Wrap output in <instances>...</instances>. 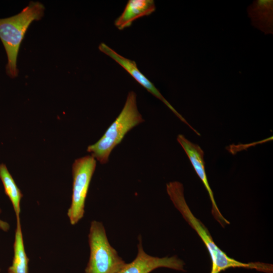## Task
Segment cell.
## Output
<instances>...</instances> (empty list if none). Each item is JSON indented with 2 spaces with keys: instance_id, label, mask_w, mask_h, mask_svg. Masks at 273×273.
I'll return each instance as SVG.
<instances>
[{
  "instance_id": "8992f818",
  "label": "cell",
  "mask_w": 273,
  "mask_h": 273,
  "mask_svg": "<svg viewBox=\"0 0 273 273\" xmlns=\"http://www.w3.org/2000/svg\"><path fill=\"white\" fill-rule=\"evenodd\" d=\"M99 50L108 56L124 69L140 85L148 92L162 101L182 122L186 124L197 135L200 133L194 128L164 98L159 90L138 68L135 61L120 55L105 43L99 46Z\"/></svg>"
},
{
  "instance_id": "277c9868",
  "label": "cell",
  "mask_w": 273,
  "mask_h": 273,
  "mask_svg": "<svg viewBox=\"0 0 273 273\" xmlns=\"http://www.w3.org/2000/svg\"><path fill=\"white\" fill-rule=\"evenodd\" d=\"M88 240L90 255L85 273H117L126 264L109 243L102 222H91Z\"/></svg>"
},
{
  "instance_id": "7c38bea8",
  "label": "cell",
  "mask_w": 273,
  "mask_h": 273,
  "mask_svg": "<svg viewBox=\"0 0 273 273\" xmlns=\"http://www.w3.org/2000/svg\"><path fill=\"white\" fill-rule=\"evenodd\" d=\"M0 178L3 184L5 193L12 204L16 219L20 218V202L23 194L4 164H0Z\"/></svg>"
},
{
  "instance_id": "7a4b0ae2",
  "label": "cell",
  "mask_w": 273,
  "mask_h": 273,
  "mask_svg": "<svg viewBox=\"0 0 273 273\" xmlns=\"http://www.w3.org/2000/svg\"><path fill=\"white\" fill-rule=\"evenodd\" d=\"M45 8L38 2H30L19 13L0 19V39L6 52V73L13 78L18 75L17 60L20 44L30 24L43 16Z\"/></svg>"
},
{
  "instance_id": "5bb4252c",
  "label": "cell",
  "mask_w": 273,
  "mask_h": 273,
  "mask_svg": "<svg viewBox=\"0 0 273 273\" xmlns=\"http://www.w3.org/2000/svg\"><path fill=\"white\" fill-rule=\"evenodd\" d=\"M0 271H1V268H0Z\"/></svg>"
},
{
  "instance_id": "8fae6325",
  "label": "cell",
  "mask_w": 273,
  "mask_h": 273,
  "mask_svg": "<svg viewBox=\"0 0 273 273\" xmlns=\"http://www.w3.org/2000/svg\"><path fill=\"white\" fill-rule=\"evenodd\" d=\"M14 242V256L8 273H28L29 259L25 250L20 218L16 219Z\"/></svg>"
},
{
  "instance_id": "6da1fadb",
  "label": "cell",
  "mask_w": 273,
  "mask_h": 273,
  "mask_svg": "<svg viewBox=\"0 0 273 273\" xmlns=\"http://www.w3.org/2000/svg\"><path fill=\"white\" fill-rule=\"evenodd\" d=\"M167 193L175 207L188 224L196 232L205 244L211 260L210 273H220L230 268L254 269L266 273H272L271 264L262 262L243 263L229 257L214 242L204 224L192 213L185 198L183 184L177 181L166 185Z\"/></svg>"
},
{
  "instance_id": "ba28073f",
  "label": "cell",
  "mask_w": 273,
  "mask_h": 273,
  "mask_svg": "<svg viewBox=\"0 0 273 273\" xmlns=\"http://www.w3.org/2000/svg\"><path fill=\"white\" fill-rule=\"evenodd\" d=\"M177 141L187 155L194 170L208 192L212 204L211 212L214 218L223 227L225 224H230L229 221L220 212L209 184L205 169L204 153L203 150L199 145L190 142L183 134L177 135Z\"/></svg>"
},
{
  "instance_id": "30bf717a",
  "label": "cell",
  "mask_w": 273,
  "mask_h": 273,
  "mask_svg": "<svg viewBox=\"0 0 273 273\" xmlns=\"http://www.w3.org/2000/svg\"><path fill=\"white\" fill-rule=\"evenodd\" d=\"M155 10L153 0H129L122 14L115 20L114 25L119 30H123L130 27L136 19L149 16Z\"/></svg>"
},
{
  "instance_id": "4fadbf2b",
  "label": "cell",
  "mask_w": 273,
  "mask_h": 273,
  "mask_svg": "<svg viewBox=\"0 0 273 273\" xmlns=\"http://www.w3.org/2000/svg\"><path fill=\"white\" fill-rule=\"evenodd\" d=\"M2 210L0 209V214ZM10 228V224L7 222L0 219V230L4 232H7L9 230Z\"/></svg>"
},
{
  "instance_id": "5b68a950",
  "label": "cell",
  "mask_w": 273,
  "mask_h": 273,
  "mask_svg": "<svg viewBox=\"0 0 273 273\" xmlns=\"http://www.w3.org/2000/svg\"><path fill=\"white\" fill-rule=\"evenodd\" d=\"M96 163L93 156L87 155L76 159L73 163L71 202L67 211L72 225L77 223L84 216L85 199Z\"/></svg>"
},
{
  "instance_id": "52a82bcc",
  "label": "cell",
  "mask_w": 273,
  "mask_h": 273,
  "mask_svg": "<svg viewBox=\"0 0 273 273\" xmlns=\"http://www.w3.org/2000/svg\"><path fill=\"white\" fill-rule=\"evenodd\" d=\"M138 253L135 259L126 263L117 273H150L159 267L185 271L184 262L176 256L158 257L151 256L144 250L141 235L138 237Z\"/></svg>"
},
{
  "instance_id": "3957f363",
  "label": "cell",
  "mask_w": 273,
  "mask_h": 273,
  "mask_svg": "<svg viewBox=\"0 0 273 273\" xmlns=\"http://www.w3.org/2000/svg\"><path fill=\"white\" fill-rule=\"evenodd\" d=\"M144 121L138 109L136 95L134 92L130 91L117 117L103 136L96 143L87 147V151L101 164L107 163L111 152L125 134Z\"/></svg>"
},
{
  "instance_id": "9c48e42d",
  "label": "cell",
  "mask_w": 273,
  "mask_h": 273,
  "mask_svg": "<svg viewBox=\"0 0 273 273\" xmlns=\"http://www.w3.org/2000/svg\"><path fill=\"white\" fill-rule=\"evenodd\" d=\"M252 26L265 34H273V1L256 0L247 8Z\"/></svg>"
}]
</instances>
